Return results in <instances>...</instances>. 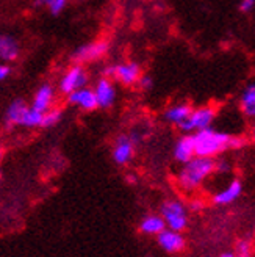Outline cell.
Masks as SVG:
<instances>
[{"mask_svg":"<svg viewBox=\"0 0 255 257\" xmlns=\"http://www.w3.org/2000/svg\"><path fill=\"white\" fill-rule=\"evenodd\" d=\"M221 257H235V254L228 251V252H222V254H221Z\"/></svg>","mask_w":255,"mask_h":257,"instance_id":"obj_29","label":"cell"},{"mask_svg":"<svg viewBox=\"0 0 255 257\" xmlns=\"http://www.w3.org/2000/svg\"><path fill=\"white\" fill-rule=\"evenodd\" d=\"M41 122H43V113L29 107V110H27V113H25L21 125L22 127H29V128H35V127H41Z\"/></svg>","mask_w":255,"mask_h":257,"instance_id":"obj_20","label":"cell"},{"mask_svg":"<svg viewBox=\"0 0 255 257\" xmlns=\"http://www.w3.org/2000/svg\"><path fill=\"white\" fill-rule=\"evenodd\" d=\"M29 110V105L27 102L24 99H16L13 100L10 107L7 108V113H5V121H7V125L13 127V125H21L22 124V119L25 116V113Z\"/></svg>","mask_w":255,"mask_h":257,"instance_id":"obj_16","label":"cell"},{"mask_svg":"<svg viewBox=\"0 0 255 257\" xmlns=\"http://www.w3.org/2000/svg\"><path fill=\"white\" fill-rule=\"evenodd\" d=\"M125 179L129 181V184H135V182H136V176H135V174H127Z\"/></svg>","mask_w":255,"mask_h":257,"instance_id":"obj_28","label":"cell"},{"mask_svg":"<svg viewBox=\"0 0 255 257\" xmlns=\"http://www.w3.org/2000/svg\"><path fill=\"white\" fill-rule=\"evenodd\" d=\"M194 138V151L197 157H208L213 159L219 156L227 149H238L244 146L246 141L239 137L228 135L225 132L214 131V128L208 127L199 131L193 135Z\"/></svg>","mask_w":255,"mask_h":257,"instance_id":"obj_1","label":"cell"},{"mask_svg":"<svg viewBox=\"0 0 255 257\" xmlns=\"http://www.w3.org/2000/svg\"><path fill=\"white\" fill-rule=\"evenodd\" d=\"M105 77L110 79V77H114L118 82H121L122 85H135L138 83L139 77H141V66L138 63H122V64H116V66H108L105 68Z\"/></svg>","mask_w":255,"mask_h":257,"instance_id":"obj_5","label":"cell"},{"mask_svg":"<svg viewBox=\"0 0 255 257\" xmlns=\"http://www.w3.org/2000/svg\"><path fill=\"white\" fill-rule=\"evenodd\" d=\"M158 246L166 252H178L185 248V237L182 232H175L171 229H164L157 235Z\"/></svg>","mask_w":255,"mask_h":257,"instance_id":"obj_9","label":"cell"},{"mask_svg":"<svg viewBox=\"0 0 255 257\" xmlns=\"http://www.w3.org/2000/svg\"><path fill=\"white\" fill-rule=\"evenodd\" d=\"M235 257H252V241L243 238L236 243V251L233 252Z\"/></svg>","mask_w":255,"mask_h":257,"instance_id":"obj_23","label":"cell"},{"mask_svg":"<svg viewBox=\"0 0 255 257\" xmlns=\"http://www.w3.org/2000/svg\"><path fill=\"white\" fill-rule=\"evenodd\" d=\"M138 85L141 89H150L152 85H154V82H152V79L149 75H141V77H139V80H138Z\"/></svg>","mask_w":255,"mask_h":257,"instance_id":"obj_24","label":"cell"},{"mask_svg":"<svg viewBox=\"0 0 255 257\" xmlns=\"http://www.w3.org/2000/svg\"><path fill=\"white\" fill-rule=\"evenodd\" d=\"M191 111H193V107L189 104H177L164 111V119L174 125H180L183 121H186Z\"/></svg>","mask_w":255,"mask_h":257,"instance_id":"obj_18","label":"cell"},{"mask_svg":"<svg viewBox=\"0 0 255 257\" xmlns=\"http://www.w3.org/2000/svg\"><path fill=\"white\" fill-rule=\"evenodd\" d=\"M189 209L194 210V212H199L200 209H203V202L202 201H193V202H189Z\"/></svg>","mask_w":255,"mask_h":257,"instance_id":"obj_27","label":"cell"},{"mask_svg":"<svg viewBox=\"0 0 255 257\" xmlns=\"http://www.w3.org/2000/svg\"><path fill=\"white\" fill-rule=\"evenodd\" d=\"M146 257H152V255H146Z\"/></svg>","mask_w":255,"mask_h":257,"instance_id":"obj_32","label":"cell"},{"mask_svg":"<svg viewBox=\"0 0 255 257\" xmlns=\"http://www.w3.org/2000/svg\"><path fill=\"white\" fill-rule=\"evenodd\" d=\"M2 156H4V149H2V146H0V160H2Z\"/></svg>","mask_w":255,"mask_h":257,"instance_id":"obj_30","label":"cell"},{"mask_svg":"<svg viewBox=\"0 0 255 257\" xmlns=\"http://www.w3.org/2000/svg\"><path fill=\"white\" fill-rule=\"evenodd\" d=\"M54 99H55V89L52 85L49 83H44L38 88V91L35 93V97H33V102H32V108L38 110V111H47L52 108V104H54Z\"/></svg>","mask_w":255,"mask_h":257,"instance_id":"obj_14","label":"cell"},{"mask_svg":"<svg viewBox=\"0 0 255 257\" xmlns=\"http://www.w3.org/2000/svg\"><path fill=\"white\" fill-rule=\"evenodd\" d=\"M214 116H216V110L213 107H210V105L200 107V108H196L191 111L186 121H183L178 127L186 134H191V132L196 134L199 131H203V128H208L211 125V122L214 121Z\"/></svg>","mask_w":255,"mask_h":257,"instance_id":"obj_4","label":"cell"},{"mask_svg":"<svg viewBox=\"0 0 255 257\" xmlns=\"http://www.w3.org/2000/svg\"><path fill=\"white\" fill-rule=\"evenodd\" d=\"M68 102L72 105L80 107L85 111H93L99 108L96 94L93 89H89V88H80L77 91H72L71 94H68Z\"/></svg>","mask_w":255,"mask_h":257,"instance_id":"obj_11","label":"cell"},{"mask_svg":"<svg viewBox=\"0 0 255 257\" xmlns=\"http://www.w3.org/2000/svg\"><path fill=\"white\" fill-rule=\"evenodd\" d=\"M108 52V43L107 41H94L85 44L82 47H79L75 52L72 54V60L74 63L82 64V63H93L100 60L102 57H105Z\"/></svg>","mask_w":255,"mask_h":257,"instance_id":"obj_6","label":"cell"},{"mask_svg":"<svg viewBox=\"0 0 255 257\" xmlns=\"http://www.w3.org/2000/svg\"><path fill=\"white\" fill-rule=\"evenodd\" d=\"M94 94H96V100H97V107L110 108L114 104V100H116V88H114V85L110 79L102 77L96 85Z\"/></svg>","mask_w":255,"mask_h":257,"instance_id":"obj_10","label":"cell"},{"mask_svg":"<svg viewBox=\"0 0 255 257\" xmlns=\"http://www.w3.org/2000/svg\"><path fill=\"white\" fill-rule=\"evenodd\" d=\"M241 195H243V184H241L239 179H233L225 188H222L218 193H214L213 202L216 205H228V204L235 202Z\"/></svg>","mask_w":255,"mask_h":257,"instance_id":"obj_13","label":"cell"},{"mask_svg":"<svg viewBox=\"0 0 255 257\" xmlns=\"http://www.w3.org/2000/svg\"><path fill=\"white\" fill-rule=\"evenodd\" d=\"M10 72H11L10 66H7V64H2V63H0V82L5 80V79H8Z\"/></svg>","mask_w":255,"mask_h":257,"instance_id":"obj_26","label":"cell"},{"mask_svg":"<svg viewBox=\"0 0 255 257\" xmlns=\"http://www.w3.org/2000/svg\"><path fill=\"white\" fill-rule=\"evenodd\" d=\"M241 110L247 118L255 116V86L249 85L241 94Z\"/></svg>","mask_w":255,"mask_h":257,"instance_id":"obj_19","label":"cell"},{"mask_svg":"<svg viewBox=\"0 0 255 257\" xmlns=\"http://www.w3.org/2000/svg\"><path fill=\"white\" fill-rule=\"evenodd\" d=\"M61 121V110L60 108H50L43 113V122L41 127H54Z\"/></svg>","mask_w":255,"mask_h":257,"instance_id":"obj_22","label":"cell"},{"mask_svg":"<svg viewBox=\"0 0 255 257\" xmlns=\"http://www.w3.org/2000/svg\"><path fill=\"white\" fill-rule=\"evenodd\" d=\"M253 5H255V0H241L239 10L243 13H249V11H252Z\"/></svg>","mask_w":255,"mask_h":257,"instance_id":"obj_25","label":"cell"},{"mask_svg":"<svg viewBox=\"0 0 255 257\" xmlns=\"http://www.w3.org/2000/svg\"><path fill=\"white\" fill-rule=\"evenodd\" d=\"M21 52L19 43L15 36L0 35V60L2 61H15Z\"/></svg>","mask_w":255,"mask_h":257,"instance_id":"obj_15","label":"cell"},{"mask_svg":"<svg viewBox=\"0 0 255 257\" xmlns=\"http://www.w3.org/2000/svg\"><path fill=\"white\" fill-rule=\"evenodd\" d=\"M158 215L163 218L166 229L175 230V232H183L188 226V210L182 201L177 199L164 201L161 204Z\"/></svg>","mask_w":255,"mask_h":257,"instance_id":"obj_3","label":"cell"},{"mask_svg":"<svg viewBox=\"0 0 255 257\" xmlns=\"http://www.w3.org/2000/svg\"><path fill=\"white\" fill-rule=\"evenodd\" d=\"M133 156H135V143L130 140L129 135L122 134L114 140L113 151H111V157L114 163L119 166H125L133 160Z\"/></svg>","mask_w":255,"mask_h":257,"instance_id":"obj_8","label":"cell"},{"mask_svg":"<svg viewBox=\"0 0 255 257\" xmlns=\"http://www.w3.org/2000/svg\"><path fill=\"white\" fill-rule=\"evenodd\" d=\"M88 83V74L83 69L82 64H75L72 66L65 77L60 82V91L63 94H71L72 91H77L80 88H85Z\"/></svg>","mask_w":255,"mask_h":257,"instance_id":"obj_7","label":"cell"},{"mask_svg":"<svg viewBox=\"0 0 255 257\" xmlns=\"http://www.w3.org/2000/svg\"><path fill=\"white\" fill-rule=\"evenodd\" d=\"M193 157H196L194 151V138L191 134H185L177 140V143L174 146V159L178 163H186Z\"/></svg>","mask_w":255,"mask_h":257,"instance_id":"obj_12","label":"cell"},{"mask_svg":"<svg viewBox=\"0 0 255 257\" xmlns=\"http://www.w3.org/2000/svg\"><path fill=\"white\" fill-rule=\"evenodd\" d=\"M214 173V159L193 157L183 163L182 170L177 174V184L185 191H193L199 188Z\"/></svg>","mask_w":255,"mask_h":257,"instance_id":"obj_2","label":"cell"},{"mask_svg":"<svg viewBox=\"0 0 255 257\" xmlns=\"http://www.w3.org/2000/svg\"><path fill=\"white\" fill-rule=\"evenodd\" d=\"M68 5V0H36L35 7H46L54 16H58Z\"/></svg>","mask_w":255,"mask_h":257,"instance_id":"obj_21","label":"cell"},{"mask_svg":"<svg viewBox=\"0 0 255 257\" xmlns=\"http://www.w3.org/2000/svg\"><path fill=\"white\" fill-rule=\"evenodd\" d=\"M0 181H2V173H0Z\"/></svg>","mask_w":255,"mask_h":257,"instance_id":"obj_31","label":"cell"},{"mask_svg":"<svg viewBox=\"0 0 255 257\" xmlns=\"http://www.w3.org/2000/svg\"><path fill=\"white\" fill-rule=\"evenodd\" d=\"M139 232L144 234V235H158L161 230L166 229V224H164L163 218L157 213H150V215H146L141 221H139Z\"/></svg>","mask_w":255,"mask_h":257,"instance_id":"obj_17","label":"cell"}]
</instances>
